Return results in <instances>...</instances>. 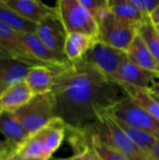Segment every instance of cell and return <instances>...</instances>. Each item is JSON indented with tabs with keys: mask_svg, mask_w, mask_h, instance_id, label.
Here are the masks:
<instances>
[{
	"mask_svg": "<svg viewBox=\"0 0 159 160\" xmlns=\"http://www.w3.org/2000/svg\"><path fill=\"white\" fill-rule=\"evenodd\" d=\"M157 29H158V31H159V26H157Z\"/></svg>",
	"mask_w": 159,
	"mask_h": 160,
	"instance_id": "obj_38",
	"label": "cell"
},
{
	"mask_svg": "<svg viewBox=\"0 0 159 160\" xmlns=\"http://www.w3.org/2000/svg\"><path fill=\"white\" fill-rule=\"evenodd\" d=\"M55 8L67 34L78 33L98 38V24L80 0H59Z\"/></svg>",
	"mask_w": 159,
	"mask_h": 160,
	"instance_id": "obj_4",
	"label": "cell"
},
{
	"mask_svg": "<svg viewBox=\"0 0 159 160\" xmlns=\"http://www.w3.org/2000/svg\"><path fill=\"white\" fill-rule=\"evenodd\" d=\"M147 160H156V158H155L153 156H150V155H148V156H147Z\"/></svg>",
	"mask_w": 159,
	"mask_h": 160,
	"instance_id": "obj_36",
	"label": "cell"
},
{
	"mask_svg": "<svg viewBox=\"0 0 159 160\" xmlns=\"http://www.w3.org/2000/svg\"><path fill=\"white\" fill-rule=\"evenodd\" d=\"M152 22L156 25V26H159V5L158 7L152 12V14L149 16Z\"/></svg>",
	"mask_w": 159,
	"mask_h": 160,
	"instance_id": "obj_31",
	"label": "cell"
},
{
	"mask_svg": "<svg viewBox=\"0 0 159 160\" xmlns=\"http://www.w3.org/2000/svg\"><path fill=\"white\" fill-rule=\"evenodd\" d=\"M137 34L144 41L156 60L159 64V31L152 22L149 16L138 26Z\"/></svg>",
	"mask_w": 159,
	"mask_h": 160,
	"instance_id": "obj_24",
	"label": "cell"
},
{
	"mask_svg": "<svg viewBox=\"0 0 159 160\" xmlns=\"http://www.w3.org/2000/svg\"><path fill=\"white\" fill-rule=\"evenodd\" d=\"M97 39V38H96L78 33L67 34L65 45V54L69 62L73 63L81 60Z\"/></svg>",
	"mask_w": 159,
	"mask_h": 160,
	"instance_id": "obj_20",
	"label": "cell"
},
{
	"mask_svg": "<svg viewBox=\"0 0 159 160\" xmlns=\"http://www.w3.org/2000/svg\"><path fill=\"white\" fill-rule=\"evenodd\" d=\"M66 133L67 126L56 117L38 131L29 135L18 147V156L28 159H52L61 146Z\"/></svg>",
	"mask_w": 159,
	"mask_h": 160,
	"instance_id": "obj_3",
	"label": "cell"
},
{
	"mask_svg": "<svg viewBox=\"0 0 159 160\" xmlns=\"http://www.w3.org/2000/svg\"><path fill=\"white\" fill-rule=\"evenodd\" d=\"M129 2L145 16H150L159 5V0H129Z\"/></svg>",
	"mask_w": 159,
	"mask_h": 160,
	"instance_id": "obj_27",
	"label": "cell"
},
{
	"mask_svg": "<svg viewBox=\"0 0 159 160\" xmlns=\"http://www.w3.org/2000/svg\"><path fill=\"white\" fill-rule=\"evenodd\" d=\"M80 2L88 9L96 21L109 8V0H80Z\"/></svg>",
	"mask_w": 159,
	"mask_h": 160,
	"instance_id": "obj_26",
	"label": "cell"
},
{
	"mask_svg": "<svg viewBox=\"0 0 159 160\" xmlns=\"http://www.w3.org/2000/svg\"><path fill=\"white\" fill-rule=\"evenodd\" d=\"M127 92L128 98L134 100L137 104L146 110L152 116L159 122V102L147 91L136 86L119 82Z\"/></svg>",
	"mask_w": 159,
	"mask_h": 160,
	"instance_id": "obj_23",
	"label": "cell"
},
{
	"mask_svg": "<svg viewBox=\"0 0 159 160\" xmlns=\"http://www.w3.org/2000/svg\"><path fill=\"white\" fill-rule=\"evenodd\" d=\"M14 112L28 135H31L56 118L53 96L52 92L34 96L27 104Z\"/></svg>",
	"mask_w": 159,
	"mask_h": 160,
	"instance_id": "obj_5",
	"label": "cell"
},
{
	"mask_svg": "<svg viewBox=\"0 0 159 160\" xmlns=\"http://www.w3.org/2000/svg\"><path fill=\"white\" fill-rule=\"evenodd\" d=\"M156 160H159V158H156Z\"/></svg>",
	"mask_w": 159,
	"mask_h": 160,
	"instance_id": "obj_39",
	"label": "cell"
},
{
	"mask_svg": "<svg viewBox=\"0 0 159 160\" xmlns=\"http://www.w3.org/2000/svg\"><path fill=\"white\" fill-rule=\"evenodd\" d=\"M151 95L159 97V75L157 77V79L154 81V82L152 83L151 87L147 90Z\"/></svg>",
	"mask_w": 159,
	"mask_h": 160,
	"instance_id": "obj_30",
	"label": "cell"
},
{
	"mask_svg": "<svg viewBox=\"0 0 159 160\" xmlns=\"http://www.w3.org/2000/svg\"><path fill=\"white\" fill-rule=\"evenodd\" d=\"M58 160H101V158L97 155V153L95 151V149L92 147V145L90 144L88 147H86L81 152L74 154L70 158H67L65 159L58 158Z\"/></svg>",
	"mask_w": 159,
	"mask_h": 160,
	"instance_id": "obj_28",
	"label": "cell"
},
{
	"mask_svg": "<svg viewBox=\"0 0 159 160\" xmlns=\"http://www.w3.org/2000/svg\"><path fill=\"white\" fill-rule=\"evenodd\" d=\"M36 34L52 52L58 54H65L67 32L57 10L37 23Z\"/></svg>",
	"mask_w": 159,
	"mask_h": 160,
	"instance_id": "obj_9",
	"label": "cell"
},
{
	"mask_svg": "<svg viewBox=\"0 0 159 160\" xmlns=\"http://www.w3.org/2000/svg\"><path fill=\"white\" fill-rule=\"evenodd\" d=\"M0 52L25 60L36 66H41L37 65L30 57L22 38V34L14 31L2 22H0Z\"/></svg>",
	"mask_w": 159,
	"mask_h": 160,
	"instance_id": "obj_14",
	"label": "cell"
},
{
	"mask_svg": "<svg viewBox=\"0 0 159 160\" xmlns=\"http://www.w3.org/2000/svg\"><path fill=\"white\" fill-rule=\"evenodd\" d=\"M33 97L34 94L25 82L7 87L0 96V111L14 112L27 104Z\"/></svg>",
	"mask_w": 159,
	"mask_h": 160,
	"instance_id": "obj_17",
	"label": "cell"
},
{
	"mask_svg": "<svg viewBox=\"0 0 159 160\" xmlns=\"http://www.w3.org/2000/svg\"><path fill=\"white\" fill-rule=\"evenodd\" d=\"M82 130L90 139L121 153L128 160H147L148 155L142 151L128 138L108 112L102 114L97 121Z\"/></svg>",
	"mask_w": 159,
	"mask_h": 160,
	"instance_id": "obj_2",
	"label": "cell"
},
{
	"mask_svg": "<svg viewBox=\"0 0 159 160\" xmlns=\"http://www.w3.org/2000/svg\"><path fill=\"white\" fill-rule=\"evenodd\" d=\"M11 144H9L8 142H7L6 141H2V140H0V156L6 151V150H7L8 148H9V146H10Z\"/></svg>",
	"mask_w": 159,
	"mask_h": 160,
	"instance_id": "obj_32",
	"label": "cell"
},
{
	"mask_svg": "<svg viewBox=\"0 0 159 160\" xmlns=\"http://www.w3.org/2000/svg\"><path fill=\"white\" fill-rule=\"evenodd\" d=\"M86 137L90 141V144L95 149V151L97 153V155L100 157L101 160H128L121 153L112 149L111 147H109V146H107V145H105V144H103V143H101V142H99L97 141L90 139L87 135H86Z\"/></svg>",
	"mask_w": 159,
	"mask_h": 160,
	"instance_id": "obj_25",
	"label": "cell"
},
{
	"mask_svg": "<svg viewBox=\"0 0 159 160\" xmlns=\"http://www.w3.org/2000/svg\"><path fill=\"white\" fill-rule=\"evenodd\" d=\"M18 148L10 145L9 148L0 156V160H18Z\"/></svg>",
	"mask_w": 159,
	"mask_h": 160,
	"instance_id": "obj_29",
	"label": "cell"
},
{
	"mask_svg": "<svg viewBox=\"0 0 159 160\" xmlns=\"http://www.w3.org/2000/svg\"><path fill=\"white\" fill-rule=\"evenodd\" d=\"M22 38L30 57L37 65L59 68L69 63L66 54H58L52 52L36 33L22 34Z\"/></svg>",
	"mask_w": 159,
	"mask_h": 160,
	"instance_id": "obj_10",
	"label": "cell"
},
{
	"mask_svg": "<svg viewBox=\"0 0 159 160\" xmlns=\"http://www.w3.org/2000/svg\"><path fill=\"white\" fill-rule=\"evenodd\" d=\"M4 2L20 16L37 24L56 12L55 7H50L38 0H4Z\"/></svg>",
	"mask_w": 159,
	"mask_h": 160,
	"instance_id": "obj_13",
	"label": "cell"
},
{
	"mask_svg": "<svg viewBox=\"0 0 159 160\" xmlns=\"http://www.w3.org/2000/svg\"><path fill=\"white\" fill-rule=\"evenodd\" d=\"M60 68L62 67L52 68L48 66H35L32 68L27 75L25 82L34 96L52 92L54 86L57 70Z\"/></svg>",
	"mask_w": 159,
	"mask_h": 160,
	"instance_id": "obj_15",
	"label": "cell"
},
{
	"mask_svg": "<svg viewBox=\"0 0 159 160\" xmlns=\"http://www.w3.org/2000/svg\"><path fill=\"white\" fill-rule=\"evenodd\" d=\"M127 55L128 60L138 67L149 71L159 72V64L138 34L127 49Z\"/></svg>",
	"mask_w": 159,
	"mask_h": 160,
	"instance_id": "obj_18",
	"label": "cell"
},
{
	"mask_svg": "<svg viewBox=\"0 0 159 160\" xmlns=\"http://www.w3.org/2000/svg\"><path fill=\"white\" fill-rule=\"evenodd\" d=\"M151 156H153V157L156 158H159V138L158 141H157V143L156 147L154 148V150H153Z\"/></svg>",
	"mask_w": 159,
	"mask_h": 160,
	"instance_id": "obj_33",
	"label": "cell"
},
{
	"mask_svg": "<svg viewBox=\"0 0 159 160\" xmlns=\"http://www.w3.org/2000/svg\"><path fill=\"white\" fill-rule=\"evenodd\" d=\"M107 112L132 128L147 131L159 137L158 121L130 98L121 100Z\"/></svg>",
	"mask_w": 159,
	"mask_h": 160,
	"instance_id": "obj_6",
	"label": "cell"
},
{
	"mask_svg": "<svg viewBox=\"0 0 159 160\" xmlns=\"http://www.w3.org/2000/svg\"><path fill=\"white\" fill-rule=\"evenodd\" d=\"M55 116L67 129H83L121 100L128 98L125 89L98 69L79 60L57 70L52 90Z\"/></svg>",
	"mask_w": 159,
	"mask_h": 160,
	"instance_id": "obj_1",
	"label": "cell"
},
{
	"mask_svg": "<svg viewBox=\"0 0 159 160\" xmlns=\"http://www.w3.org/2000/svg\"><path fill=\"white\" fill-rule=\"evenodd\" d=\"M0 22L20 34L36 33L37 26V23L20 16L16 11L6 5L4 0H0Z\"/></svg>",
	"mask_w": 159,
	"mask_h": 160,
	"instance_id": "obj_21",
	"label": "cell"
},
{
	"mask_svg": "<svg viewBox=\"0 0 159 160\" xmlns=\"http://www.w3.org/2000/svg\"><path fill=\"white\" fill-rule=\"evenodd\" d=\"M18 160H37V159H28V158H18ZM50 160H58V158H52V159Z\"/></svg>",
	"mask_w": 159,
	"mask_h": 160,
	"instance_id": "obj_35",
	"label": "cell"
},
{
	"mask_svg": "<svg viewBox=\"0 0 159 160\" xmlns=\"http://www.w3.org/2000/svg\"><path fill=\"white\" fill-rule=\"evenodd\" d=\"M158 75L159 72H153L143 69L129 61L127 58L122 64L112 80L117 82L127 83L138 88L148 90Z\"/></svg>",
	"mask_w": 159,
	"mask_h": 160,
	"instance_id": "obj_12",
	"label": "cell"
},
{
	"mask_svg": "<svg viewBox=\"0 0 159 160\" xmlns=\"http://www.w3.org/2000/svg\"><path fill=\"white\" fill-rule=\"evenodd\" d=\"M6 89H7V87H6L3 83H1V82H0V96L3 94V92H4Z\"/></svg>",
	"mask_w": 159,
	"mask_h": 160,
	"instance_id": "obj_34",
	"label": "cell"
},
{
	"mask_svg": "<svg viewBox=\"0 0 159 160\" xmlns=\"http://www.w3.org/2000/svg\"><path fill=\"white\" fill-rule=\"evenodd\" d=\"M109 8L118 22L128 26L138 27L147 17L129 0H109Z\"/></svg>",
	"mask_w": 159,
	"mask_h": 160,
	"instance_id": "obj_19",
	"label": "cell"
},
{
	"mask_svg": "<svg viewBox=\"0 0 159 160\" xmlns=\"http://www.w3.org/2000/svg\"><path fill=\"white\" fill-rule=\"evenodd\" d=\"M97 39L119 50L127 52L134 38L137 36V28L118 22L111 9L98 22Z\"/></svg>",
	"mask_w": 159,
	"mask_h": 160,
	"instance_id": "obj_8",
	"label": "cell"
},
{
	"mask_svg": "<svg viewBox=\"0 0 159 160\" xmlns=\"http://www.w3.org/2000/svg\"><path fill=\"white\" fill-rule=\"evenodd\" d=\"M113 117V116H112ZM114 121L117 123V125L124 130V132L128 136V138L142 150L143 151L146 155H152V152L154 148L156 147L157 141H158V136L149 133L147 131H143L135 128H132L126 124L125 122L114 118Z\"/></svg>",
	"mask_w": 159,
	"mask_h": 160,
	"instance_id": "obj_22",
	"label": "cell"
},
{
	"mask_svg": "<svg viewBox=\"0 0 159 160\" xmlns=\"http://www.w3.org/2000/svg\"><path fill=\"white\" fill-rule=\"evenodd\" d=\"M36 65L0 52V82L7 88L24 82Z\"/></svg>",
	"mask_w": 159,
	"mask_h": 160,
	"instance_id": "obj_11",
	"label": "cell"
},
{
	"mask_svg": "<svg viewBox=\"0 0 159 160\" xmlns=\"http://www.w3.org/2000/svg\"><path fill=\"white\" fill-rule=\"evenodd\" d=\"M127 59V52L113 48L98 39L82 58L111 79L113 78Z\"/></svg>",
	"mask_w": 159,
	"mask_h": 160,
	"instance_id": "obj_7",
	"label": "cell"
},
{
	"mask_svg": "<svg viewBox=\"0 0 159 160\" xmlns=\"http://www.w3.org/2000/svg\"><path fill=\"white\" fill-rule=\"evenodd\" d=\"M0 133L7 142L17 148L29 136L15 112L9 111H0Z\"/></svg>",
	"mask_w": 159,
	"mask_h": 160,
	"instance_id": "obj_16",
	"label": "cell"
},
{
	"mask_svg": "<svg viewBox=\"0 0 159 160\" xmlns=\"http://www.w3.org/2000/svg\"><path fill=\"white\" fill-rule=\"evenodd\" d=\"M152 96H153V95H152ZM153 97H154V98H156V99H157V100L159 102V97H156V96H153Z\"/></svg>",
	"mask_w": 159,
	"mask_h": 160,
	"instance_id": "obj_37",
	"label": "cell"
}]
</instances>
